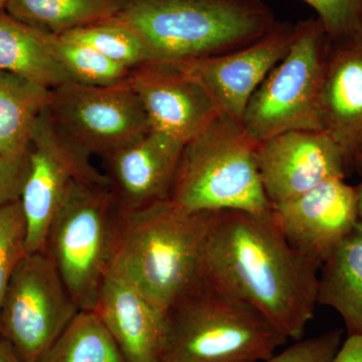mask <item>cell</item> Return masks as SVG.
Segmentation results:
<instances>
[{
	"instance_id": "cell-25",
	"label": "cell",
	"mask_w": 362,
	"mask_h": 362,
	"mask_svg": "<svg viewBox=\"0 0 362 362\" xmlns=\"http://www.w3.org/2000/svg\"><path fill=\"white\" fill-rule=\"evenodd\" d=\"M25 235V216L20 199L0 206V316L11 278L28 254Z\"/></svg>"
},
{
	"instance_id": "cell-29",
	"label": "cell",
	"mask_w": 362,
	"mask_h": 362,
	"mask_svg": "<svg viewBox=\"0 0 362 362\" xmlns=\"http://www.w3.org/2000/svg\"><path fill=\"white\" fill-rule=\"evenodd\" d=\"M331 362H362V335H349Z\"/></svg>"
},
{
	"instance_id": "cell-6",
	"label": "cell",
	"mask_w": 362,
	"mask_h": 362,
	"mask_svg": "<svg viewBox=\"0 0 362 362\" xmlns=\"http://www.w3.org/2000/svg\"><path fill=\"white\" fill-rule=\"evenodd\" d=\"M123 211L108 183L76 180L52 221L45 252L80 310L95 311L110 273Z\"/></svg>"
},
{
	"instance_id": "cell-21",
	"label": "cell",
	"mask_w": 362,
	"mask_h": 362,
	"mask_svg": "<svg viewBox=\"0 0 362 362\" xmlns=\"http://www.w3.org/2000/svg\"><path fill=\"white\" fill-rule=\"evenodd\" d=\"M122 0H7L4 11L54 35L115 18Z\"/></svg>"
},
{
	"instance_id": "cell-5",
	"label": "cell",
	"mask_w": 362,
	"mask_h": 362,
	"mask_svg": "<svg viewBox=\"0 0 362 362\" xmlns=\"http://www.w3.org/2000/svg\"><path fill=\"white\" fill-rule=\"evenodd\" d=\"M256 149L239 121L220 114L183 146L169 199L188 211H272Z\"/></svg>"
},
{
	"instance_id": "cell-28",
	"label": "cell",
	"mask_w": 362,
	"mask_h": 362,
	"mask_svg": "<svg viewBox=\"0 0 362 362\" xmlns=\"http://www.w3.org/2000/svg\"><path fill=\"white\" fill-rule=\"evenodd\" d=\"M28 168V154L18 158L0 156V206L21 199Z\"/></svg>"
},
{
	"instance_id": "cell-15",
	"label": "cell",
	"mask_w": 362,
	"mask_h": 362,
	"mask_svg": "<svg viewBox=\"0 0 362 362\" xmlns=\"http://www.w3.org/2000/svg\"><path fill=\"white\" fill-rule=\"evenodd\" d=\"M185 145L156 130L104 157L108 187L124 211L169 199Z\"/></svg>"
},
{
	"instance_id": "cell-1",
	"label": "cell",
	"mask_w": 362,
	"mask_h": 362,
	"mask_svg": "<svg viewBox=\"0 0 362 362\" xmlns=\"http://www.w3.org/2000/svg\"><path fill=\"white\" fill-rule=\"evenodd\" d=\"M320 267L286 239L273 209L220 211L207 238L202 279L300 340L315 312Z\"/></svg>"
},
{
	"instance_id": "cell-22",
	"label": "cell",
	"mask_w": 362,
	"mask_h": 362,
	"mask_svg": "<svg viewBox=\"0 0 362 362\" xmlns=\"http://www.w3.org/2000/svg\"><path fill=\"white\" fill-rule=\"evenodd\" d=\"M39 362H128L95 311L78 312Z\"/></svg>"
},
{
	"instance_id": "cell-9",
	"label": "cell",
	"mask_w": 362,
	"mask_h": 362,
	"mask_svg": "<svg viewBox=\"0 0 362 362\" xmlns=\"http://www.w3.org/2000/svg\"><path fill=\"white\" fill-rule=\"evenodd\" d=\"M47 112L61 132L90 157L110 156L151 129L128 78L111 86H58L51 90Z\"/></svg>"
},
{
	"instance_id": "cell-7",
	"label": "cell",
	"mask_w": 362,
	"mask_h": 362,
	"mask_svg": "<svg viewBox=\"0 0 362 362\" xmlns=\"http://www.w3.org/2000/svg\"><path fill=\"white\" fill-rule=\"evenodd\" d=\"M327 35L318 18L295 25L289 51L252 94L242 127L255 144L295 130H322L320 93Z\"/></svg>"
},
{
	"instance_id": "cell-19",
	"label": "cell",
	"mask_w": 362,
	"mask_h": 362,
	"mask_svg": "<svg viewBox=\"0 0 362 362\" xmlns=\"http://www.w3.org/2000/svg\"><path fill=\"white\" fill-rule=\"evenodd\" d=\"M318 304L341 316L349 335H362V221L320 267Z\"/></svg>"
},
{
	"instance_id": "cell-20",
	"label": "cell",
	"mask_w": 362,
	"mask_h": 362,
	"mask_svg": "<svg viewBox=\"0 0 362 362\" xmlns=\"http://www.w3.org/2000/svg\"><path fill=\"white\" fill-rule=\"evenodd\" d=\"M49 99L51 90L0 70V156L28 154L35 124Z\"/></svg>"
},
{
	"instance_id": "cell-2",
	"label": "cell",
	"mask_w": 362,
	"mask_h": 362,
	"mask_svg": "<svg viewBox=\"0 0 362 362\" xmlns=\"http://www.w3.org/2000/svg\"><path fill=\"white\" fill-rule=\"evenodd\" d=\"M220 211H188L170 199L124 211L111 270L168 312L201 284L207 238Z\"/></svg>"
},
{
	"instance_id": "cell-31",
	"label": "cell",
	"mask_w": 362,
	"mask_h": 362,
	"mask_svg": "<svg viewBox=\"0 0 362 362\" xmlns=\"http://www.w3.org/2000/svg\"><path fill=\"white\" fill-rule=\"evenodd\" d=\"M354 163L356 164L357 168L359 169V173H361V182H359L358 187H356V189L357 197V209H358L359 220L362 221V156H359L358 158H356Z\"/></svg>"
},
{
	"instance_id": "cell-17",
	"label": "cell",
	"mask_w": 362,
	"mask_h": 362,
	"mask_svg": "<svg viewBox=\"0 0 362 362\" xmlns=\"http://www.w3.org/2000/svg\"><path fill=\"white\" fill-rule=\"evenodd\" d=\"M95 312L128 362H160L168 312L116 271L105 279Z\"/></svg>"
},
{
	"instance_id": "cell-11",
	"label": "cell",
	"mask_w": 362,
	"mask_h": 362,
	"mask_svg": "<svg viewBox=\"0 0 362 362\" xmlns=\"http://www.w3.org/2000/svg\"><path fill=\"white\" fill-rule=\"evenodd\" d=\"M256 157L272 206L331 178H344L349 164L341 148L323 130L281 133L257 145Z\"/></svg>"
},
{
	"instance_id": "cell-32",
	"label": "cell",
	"mask_w": 362,
	"mask_h": 362,
	"mask_svg": "<svg viewBox=\"0 0 362 362\" xmlns=\"http://www.w3.org/2000/svg\"><path fill=\"white\" fill-rule=\"evenodd\" d=\"M7 0H0V9L6 8Z\"/></svg>"
},
{
	"instance_id": "cell-12",
	"label": "cell",
	"mask_w": 362,
	"mask_h": 362,
	"mask_svg": "<svg viewBox=\"0 0 362 362\" xmlns=\"http://www.w3.org/2000/svg\"><path fill=\"white\" fill-rule=\"evenodd\" d=\"M295 25L277 21L261 39L220 56L178 62L199 81L220 114L242 121L252 94L292 44Z\"/></svg>"
},
{
	"instance_id": "cell-4",
	"label": "cell",
	"mask_w": 362,
	"mask_h": 362,
	"mask_svg": "<svg viewBox=\"0 0 362 362\" xmlns=\"http://www.w3.org/2000/svg\"><path fill=\"white\" fill-rule=\"evenodd\" d=\"M286 341L258 311L202 281L169 309L160 362H263Z\"/></svg>"
},
{
	"instance_id": "cell-23",
	"label": "cell",
	"mask_w": 362,
	"mask_h": 362,
	"mask_svg": "<svg viewBox=\"0 0 362 362\" xmlns=\"http://www.w3.org/2000/svg\"><path fill=\"white\" fill-rule=\"evenodd\" d=\"M59 37L89 45L107 58L131 70L153 62L142 37L117 16L71 30Z\"/></svg>"
},
{
	"instance_id": "cell-27",
	"label": "cell",
	"mask_w": 362,
	"mask_h": 362,
	"mask_svg": "<svg viewBox=\"0 0 362 362\" xmlns=\"http://www.w3.org/2000/svg\"><path fill=\"white\" fill-rule=\"evenodd\" d=\"M342 343L341 330L297 340L263 362H331Z\"/></svg>"
},
{
	"instance_id": "cell-14",
	"label": "cell",
	"mask_w": 362,
	"mask_h": 362,
	"mask_svg": "<svg viewBox=\"0 0 362 362\" xmlns=\"http://www.w3.org/2000/svg\"><path fill=\"white\" fill-rule=\"evenodd\" d=\"M273 213L291 246L321 267L358 223L356 189L331 178L273 206Z\"/></svg>"
},
{
	"instance_id": "cell-16",
	"label": "cell",
	"mask_w": 362,
	"mask_h": 362,
	"mask_svg": "<svg viewBox=\"0 0 362 362\" xmlns=\"http://www.w3.org/2000/svg\"><path fill=\"white\" fill-rule=\"evenodd\" d=\"M322 130L347 163L362 156V30L328 40L320 93Z\"/></svg>"
},
{
	"instance_id": "cell-13",
	"label": "cell",
	"mask_w": 362,
	"mask_h": 362,
	"mask_svg": "<svg viewBox=\"0 0 362 362\" xmlns=\"http://www.w3.org/2000/svg\"><path fill=\"white\" fill-rule=\"evenodd\" d=\"M128 83L152 130L185 145L220 115L204 86L178 62H149L132 69Z\"/></svg>"
},
{
	"instance_id": "cell-18",
	"label": "cell",
	"mask_w": 362,
	"mask_h": 362,
	"mask_svg": "<svg viewBox=\"0 0 362 362\" xmlns=\"http://www.w3.org/2000/svg\"><path fill=\"white\" fill-rule=\"evenodd\" d=\"M54 35L0 9V70L47 89L71 82L52 47Z\"/></svg>"
},
{
	"instance_id": "cell-26",
	"label": "cell",
	"mask_w": 362,
	"mask_h": 362,
	"mask_svg": "<svg viewBox=\"0 0 362 362\" xmlns=\"http://www.w3.org/2000/svg\"><path fill=\"white\" fill-rule=\"evenodd\" d=\"M316 11L328 40L362 30V0H302Z\"/></svg>"
},
{
	"instance_id": "cell-3",
	"label": "cell",
	"mask_w": 362,
	"mask_h": 362,
	"mask_svg": "<svg viewBox=\"0 0 362 362\" xmlns=\"http://www.w3.org/2000/svg\"><path fill=\"white\" fill-rule=\"evenodd\" d=\"M116 16L142 37L153 62L237 51L277 23L262 0H122Z\"/></svg>"
},
{
	"instance_id": "cell-30",
	"label": "cell",
	"mask_w": 362,
	"mask_h": 362,
	"mask_svg": "<svg viewBox=\"0 0 362 362\" xmlns=\"http://www.w3.org/2000/svg\"><path fill=\"white\" fill-rule=\"evenodd\" d=\"M0 362H25L18 356L11 343L0 337Z\"/></svg>"
},
{
	"instance_id": "cell-10",
	"label": "cell",
	"mask_w": 362,
	"mask_h": 362,
	"mask_svg": "<svg viewBox=\"0 0 362 362\" xmlns=\"http://www.w3.org/2000/svg\"><path fill=\"white\" fill-rule=\"evenodd\" d=\"M28 168L21 194L28 254L45 252L54 216L76 180L108 183L92 157L69 140L45 110L28 147Z\"/></svg>"
},
{
	"instance_id": "cell-24",
	"label": "cell",
	"mask_w": 362,
	"mask_h": 362,
	"mask_svg": "<svg viewBox=\"0 0 362 362\" xmlns=\"http://www.w3.org/2000/svg\"><path fill=\"white\" fill-rule=\"evenodd\" d=\"M52 47L71 82L92 86L120 84L127 81L132 71L89 45L59 35H54Z\"/></svg>"
},
{
	"instance_id": "cell-8",
	"label": "cell",
	"mask_w": 362,
	"mask_h": 362,
	"mask_svg": "<svg viewBox=\"0 0 362 362\" xmlns=\"http://www.w3.org/2000/svg\"><path fill=\"white\" fill-rule=\"evenodd\" d=\"M80 309L47 252L26 254L4 305L1 337L25 362H39Z\"/></svg>"
}]
</instances>
